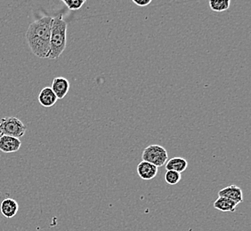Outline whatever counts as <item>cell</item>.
I'll list each match as a JSON object with an SVG mask.
<instances>
[{"label": "cell", "mask_w": 251, "mask_h": 231, "mask_svg": "<svg viewBox=\"0 0 251 231\" xmlns=\"http://www.w3.org/2000/svg\"><path fill=\"white\" fill-rule=\"evenodd\" d=\"M182 179L181 173L175 171H167L165 173V181L169 185H176Z\"/></svg>", "instance_id": "5bb4252c"}, {"label": "cell", "mask_w": 251, "mask_h": 231, "mask_svg": "<svg viewBox=\"0 0 251 231\" xmlns=\"http://www.w3.org/2000/svg\"><path fill=\"white\" fill-rule=\"evenodd\" d=\"M137 173L140 176L142 180L145 181H150L155 178V176L158 173V167L155 166L152 164H150L148 162L142 161L138 165H137Z\"/></svg>", "instance_id": "ba28073f"}, {"label": "cell", "mask_w": 251, "mask_h": 231, "mask_svg": "<svg viewBox=\"0 0 251 231\" xmlns=\"http://www.w3.org/2000/svg\"><path fill=\"white\" fill-rule=\"evenodd\" d=\"M213 206H214V208L218 211L224 212H235L238 204L228 199V198L218 197V199L214 202Z\"/></svg>", "instance_id": "7c38bea8"}, {"label": "cell", "mask_w": 251, "mask_h": 231, "mask_svg": "<svg viewBox=\"0 0 251 231\" xmlns=\"http://www.w3.org/2000/svg\"><path fill=\"white\" fill-rule=\"evenodd\" d=\"M67 43V23L62 15L53 18L50 37L49 59H58L64 52Z\"/></svg>", "instance_id": "7a4b0ae2"}, {"label": "cell", "mask_w": 251, "mask_h": 231, "mask_svg": "<svg viewBox=\"0 0 251 231\" xmlns=\"http://www.w3.org/2000/svg\"><path fill=\"white\" fill-rule=\"evenodd\" d=\"M218 197L226 198L232 200L233 202L237 203L238 205L240 203L243 202V192L241 188H239L236 185H230L226 188H223L219 190Z\"/></svg>", "instance_id": "52a82bcc"}, {"label": "cell", "mask_w": 251, "mask_h": 231, "mask_svg": "<svg viewBox=\"0 0 251 231\" xmlns=\"http://www.w3.org/2000/svg\"><path fill=\"white\" fill-rule=\"evenodd\" d=\"M57 101H58V99L54 94L53 90L51 89V87H45L39 92V103H40V105H42L45 108H50V107L53 106Z\"/></svg>", "instance_id": "30bf717a"}, {"label": "cell", "mask_w": 251, "mask_h": 231, "mask_svg": "<svg viewBox=\"0 0 251 231\" xmlns=\"http://www.w3.org/2000/svg\"><path fill=\"white\" fill-rule=\"evenodd\" d=\"M51 89L53 90L58 100H63V98L67 95L70 90V82L65 77H54Z\"/></svg>", "instance_id": "8992f818"}, {"label": "cell", "mask_w": 251, "mask_h": 231, "mask_svg": "<svg viewBox=\"0 0 251 231\" xmlns=\"http://www.w3.org/2000/svg\"><path fill=\"white\" fill-rule=\"evenodd\" d=\"M22 146L20 139L8 136L1 135L0 136V151L4 153H14L19 150Z\"/></svg>", "instance_id": "5b68a950"}, {"label": "cell", "mask_w": 251, "mask_h": 231, "mask_svg": "<svg viewBox=\"0 0 251 231\" xmlns=\"http://www.w3.org/2000/svg\"><path fill=\"white\" fill-rule=\"evenodd\" d=\"M188 167V162L180 157H176L173 159H169L166 163L167 171H175L179 173L184 172Z\"/></svg>", "instance_id": "8fae6325"}, {"label": "cell", "mask_w": 251, "mask_h": 231, "mask_svg": "<svg viewBox=\"0 0 251 231\" xmlns=\"http://www.w3.org/2000/svg\"><path fill=\"white\" fill-rule=\"evenodd\" d=\"M208 5L212 11L220 13L229 9L231 1L230 0H211L208 2Z\"/></svg>", "instance_id": "4fadbf2b"}, {"label": "cell", "mask_w": 251, "mask_h": 231, "mask_svg": "<svg viewBox=\"0 0 251 231\" xmlns=\"http://www.w3.org/2000/svg\"><path fill=\"white\" fill-rule=\"evenodd\" d=\"M53 18L44 16L29 24L26 39L31 52L39 58H49Z\"/></svg>", "instance_id": "6da1fadb"}, {"label": "cell", "mask_w": 251, "mask_h": 231, "mask_svg": "<svg viewBox=\"0 0 251 231\" xmlns=\"http://www.w3.org/2000/svg\"><path fill=\"white\" fill-rule=\"evenodd\" d=\"M26 131L25 124L15 116L4 117L0 120V136L8 135L19 139L25 135Z\"/></svg>", "instance_id": "277c9868"}, {"label": "cell", "mask_w": 251, "mask_h": 231, "mask_svg": "<svg viewBox=\"0 0 251 231\" xmlns=\"http://www.w3.org/2000/svg\"><path fill=\"white\" fill-rule=\"evenodd\" d=\"M143 161L152 164L157 167L163 166L169 159L167 149L158 144H152L145 148L142 154Z\"/></svg>", "instance_id": "3957f363"}, {"label": "cell", "mask_w": 251, "mask_h": 231, "mask_svg": "<svg viewBox=\"0 0 251 231\" xmlns=\"http://www.w3.org/2000/svg\"><path fill=\"white\" fill-rule=\"evenodd\" d=\"M63 2L69 9L75 11L80 9L86 3V0H63Z\"/></svg>", "instance_id": "9a60e30c"}, {"label": "cell", "mask_w": 251, "mask_h": 231, "mask_svg": "<svg viewBox=\"0 0 251 231\" xmlns=\"http://www.w3.org/2000/svg\"><path fill=\"white\" fill-rule=\"evenodd\" d=\"M18 210H19V205L13 198H5L0 205L1 213L5 218H8V219L15 217Z\"/></svg>", "instance_id": "9c48e42d"}, {"label": "cell", "mask_w": 251, "mask_h": 231, "mask_svg": "<svg viewBox=\"0 0 251 231\" xmlns=\"http://www.w3.org/2000/svg\"><path fill=\"white\" fill-rule=\"evenodd\" d=\"M132 2L135 5H138L140 7H145V6L150 5L151 0H132Z\"/></svg>", "instance_id": "2e32d148"}]
</instances>
